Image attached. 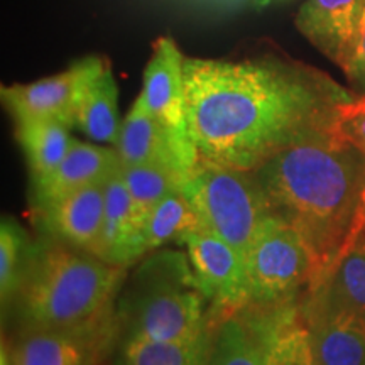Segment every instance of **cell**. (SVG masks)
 <instances>
[{
    "instance_id": "obj_1",
    "label": "cell",
    "mask_w": 365,
    "mask_h": 365,
    "mask_svg": "<svg viewBox=\"0 0 365 365\" xmlns=\"http://www.w3.org/2000/svg\"><path fill=\"white\" fill-rule=\"evenodd\" d=\"M186 124L200 159L255 171L282 149L333 132L349 91L271 56L185 59Z\"/></svg>"
},
{
    "instance_id": "obj_2",
    "label": "cell",
    "mask_w": 365,
    "mask_h": 365,
    "mask_svg": "<svg viewBox=\"0 0 365 365\" xmlns=\"http://www.w3.org/2000/svg\"><path fill=\"white\" fill-rule=\"evenodd\" d=\"M254 175L272 212L308 244L317 261L314 281L352 237L365 188V154L330 132L282 149Z\"/></svg>"
},
{
    "instance_id": "obj_3",
    "label": "cell",
    "mask_w": 365,
    "mask_h": 365,
    "mask_svg": "<svg viewBox=\"0 0 365 365\" xmlns=\"http://www.w3.org/2000/svg\"><path fill=\"white\" fill-rule=\"evenodd\" d=\"M124 267L85 250L48 245L36 254L19 291L27 327L107 333V319Z\"/></svg>"
},
{
    "instance_id": "obj_4",
    "label": "cell",
    "mask_w": 365,
    "mask_h": 365,
    "mask_svg": "<svg viewBox=\"0 0 365 365\" xmlns=\"http://www.w3.org/2000/svg\"><path fill=\"white\" fill-rule=\"evenodd\" d=\"M182 191L198 213L202 227L245 255L274 215L254 171L198 159Z\"/></svg>"
},
{
    "instance_id": "obj_5",
    "label": "cell",
    "mask_w": 365,
    "mask_h": 365,
    "mask_svg": "<svg viewBox=\"0 0 365 365\" xmlns=\"http://www.w3.org/2000/svg\"><path fill=\"white\" fill-rule=\"evenodd\" d=\"M205 299L190 261L166 255L156 271L148 272L130 299L129 336L156 341L196 339L208 330Z\"/></svg>"
},
{
    "instance_id": "obj_6",
    "label": "cell",
    "mask_w": 365,
    "mask_h": 365,
    "mask_svg": "<svg viewBox=\"0 0 365 365\" xmlns=\"http://www.w3.org/2000/svg\"><path fill=\"white\" fill-rule=\"evenodd\" d=\"M249 304L272 308L291 303L296 291L309 284L317 261L299 232L277 217L269 218L247 255Z\"/></svg>"
},
{
    "instance_id": "obj_7",
    "label": "cell",
    "mask_w": 365,
    "mask_h": 365,
    "mask_svg": "<svg viewBox=\"0 0 365 365\" xmlns=\"http://www.w3.org/2000/svg\"><path fill=\"white\" fill-rule=\"evenodd\" d=\"M185 245L193 276L205 298L222 312L249 304L247 257L205 227L191 228L178 240Z\"/></svg>"
},
{
    "instance_id": "obj_8",
    "label": "cell",
    "mask_w": 365,
    "mask_h": 365,
    "mask_svg": "<svg viewBox=\"0 0 365 365\" xmlns=\"http://www.w3.org/2000/svg\"><path fill=\"white\" fill-rule=\"evenodd\" d=\"M103 58L86 56L68 70L33 83L2 86V102L14 120L51 118L75 127L81 93L86 81L102 65Z\"/></svg>"
},
{
    "instance_id": "obj_9",
    "label": "cell",
    "mask_w": 365,
    "mask_h": 365,
    "mask_svg": "<svg viewBox=\"0 0 365 365\" xmlns=\"http://www.w3.org/2000/svg\"><path fill=\"white\" fill-rule=\"evenodd\" d=\"M113 148L122 166L164 163L191 173L200 159L196 148L191 143V137L178 134L150 115L140 95L122 120L118 139Z\"/></svg>"
},
{
    "instance_id": "obj_10",
    "label": "cell",
    "mask_w": 365,
    "mask_h": 365,
    "mask_svg": "<svg viewBox=\"0 0 365 365\" xmlns=\"http://www.w3.org/2000/svg\"><path fill=\"white\" fill-rule=\"evenodd\" d=\"M185 59L175 39L170 36L159 38L145 65L140 98L150 115L178 134L190 135L186 124Z\"/></svg>"
},
{
    "instance_id": "obj_11",
    "label": "cell",
    "mask_w": 365,
    "mask_h": 365,
    "mask_svg": "<svg viewBox=\"0 0 365 365\" xmlns=\"http://www.w3.org/2000/svg\"><path fill=\"white\" fill-rule=\"evenodd\" d=\"M105 182L39 203L41 218L49 234L71 247L97 255L105 218Z\"/></svg>"
},
{
    "instance_id": "obj_12",
    "label": "cell",
    "mask_w": 365,
    "mask_h": 365,
    "mask_svg": "<svg viewBox=\"0 0 365 365\" xmlns=\"http://www.w3.org/2000/svg\"><path fill=\"white\" fill-rule=\"evenodd\" d=\"M365 0H307L296 14L301 34L340 68L357 38Z\"/></svg>"
},
{
    "instance_id": "obj_13",
    "label": "cell",
    "mask_w": 365,
    "mask_h": 365,
    "mask_svg": "<svg viewBox=\"0 0 365 365\" xmlns=\"http://www.w3.org/2000/svg\"><path fill=\"white\" fill-rule=\"evenodd\" d=\"M303 309L346 312L365 318V239L346 247L313 282Z\"/></svg>"
},
{
    "instance_id": "obj_14",
    "label": "cell",
    "mask_w": 365,
    "mask_h": 365,
    "mask_svg": "<svg viewBox=\"0 0 365 365\" xmlns=\"http://www.w3.org/2000/svg\"><path fill=\"white\" fill-rule=\"evenodd\" d=\"M107 333H76L26 327L9 345L12 365H91Z\"/></svg>"
},
{
    "instance_id": "obj_15",
    "label": "cell",
    "mask_w": 365,
    "mask_h": 365,
    "mask_svg": "<svg viewBox=\"0 0 365 365\" xmlns=\"http://www.w3.org/2000/svg\"><path fill=\"white\" fill-rule=\"evenodd\" d=\"M245 308L262 339L266 365H314L307 319L293 301L272 308Z\"/></svg>"
},
{
    "instance_id": "obj_16",
    "label": "cell",
    "mask_w": 365,
    "mask_h": 365,
    "mask_svg": "<svg viewBox=\"0 0 365 365\" xmlns=\"http://www.w3.org/2000/svg\"><path fill=\"white\" fill-rule=\"evenodd\" d=\"M312 340L314 365H365V318L346 312L301 308Z\"/></svg>"
},
{
    "instance_id": "obj_17",
    "label": "cell",
    "mask_w": 365,
    "mask_h": 365,
    "mask_svg": "<svg viewBox=\"0 0 365 365\" xmlns=\"http://www.w3.org/2000/svg\"><path fill=\"white\" fill-rule=\"evenodd\" d=\"M120 168L115 148L81 143L73 139L71 148L51 175L36 181L38 203H46L70 191L105 182Z\"/></svg>"
},
{
    "instance_id": "obj_18",
    "label": "cell",
    "mask_w": 365,
    "mask_h": 365,
    "mask_svg": "<svg viewBox=\"0 0 365 365\" xmlns=\"http://www.w3.org/2000/svg\"><path fill=\"white\" fill-rule=\"evenodd\" d=\"M140 222L120 168L105 182V218L97 257L124 267L140 257Z\"/></svg>"
},
{
    "instance_id": "obj_19",
    "label": "cell",
    "mask_w": 365,
    "mask_h": 365,
    "mask_svg": "<svg viewBox=\"0 0 365 365\" xmlns=\"http://www.w3.org/2000/svg\"><path fill=\"white\" fill-rule=\"evenodd\" d=\"M120 125L117 81L110 63L103 58L102 65L86 81L76 110L75 127L97 143L115 145Z\"/></svg>"
},
{
    "instance_id": "obj_20",
    "label": "cell",
    "mask_w": 365,
    "mask_h": 365,
    "mask_svg": "<svg viewBox=\"0 0 365 365\" xmlns=\"http://www.w3.org/2000/svg\"><path fill=\"white\" fill-rule=\"evenodd\" d=\"M212 336L207 365H266V350L247 308L228 312Z\"/></svg>"
},
{
    "instance_id": "obj_21",
    "label": "cell",
    "mask_w": 365,
    "mask_h": 365,
    "mask_svg": "<svg viewBox=\"0 0 365 365\" xmlns=\"http://www.w3.org/2000/svg\"><path fill=\"white\" fill-rule=\"evenodd\" d=\"M16 137L33 173L34 182L56 170L73 143L70 127L51 118L16 122Z\"/></svg>"
},
{
    "instance_id": "obj_22",
    "label": "cell",
    "mask_w": 365,
    "mask_h": 365,
    "mask_svg": "<svg viewBox=\"0 0 365 365\" xmlns=\"http://www.w3.org/2000/svg\"><path fill=\"white\" fill-rule=\"evenodd\" d=\"M120 175L143 227L144 218L163 198L185 188L190 173L171 164L140 163L125 164V166L120 164Z\"/></svg>"
},
{
    "instance_id": "obj_23",
    "label": "cell",
    "mask_w": 365,
    "mask_h": 365,
    "mask_svg": "<svg viewBox=\"0 0 365 365\" xmlns=\"http://www.w3.org/2000/svg\"><path fill=\"white\" fill-rule=\"evenodd\" d=\"M213 331L182 341H156L129 336L122 352V365H207Z\"/></svg>"
},
{
    "instance_id": "obj_24",
    "label": "cell",
    "mask_w": 365,
    "mask_h": 365,
    "mask_svg": "<svg viewBox=\"0 0 365 365\" xmlns=\"http://www.w3.org/2000/svg\"><path fill=\"white\" fill-rule=\"evenodd\" d=\"M200 225L198 213L185 191L168 195L144 218L140 227V257L166 242L180 240L182 234Z\"/></svg>"
},
{
    "instance_id": "obj_25",
    "label": "cell",
    "mask_w": 365,
    "mask_h": 365,
    "mask_svg": "<svg viewBox=\"0 0 365 365\" xmlns=\"http://www.w3.org/2000/svg\"><path fill=\"white\" fill-rule=\"evenodd\" d=\"M33 261L26 232L14 218L0 223V298L2 307L19 294L27 269Z\"/></svg>"
},
{
    "instance_id": "obj_26",
    "label": "cell",
    "mask_w": 365,
    "mask_h": 365,
    "mask_svg": "<svg viewBox=\"0 0 365 365\" xmlns=\"http://www.w3.org/2000/svg\"><path fill=\"white\" fill-rule=\"evenodd\" d=\"M333 132L365 154V97L340 105Z\"/></svg>"
},
{
    "instance_id": "obj_27",
    "label": "cell",
    "mask_w": 365,
    "mask_h": 365,
    "mask_svg": "<svg viewBox=\"0 0 365 365\" xmlns=\"http://www.w3.org/2000/svg\"><path fill=\"white\" fill-rule=\"evenodd\" d=\"M341 70H344L355 91L360 97H365V7L352 51H350Z\"/></svg>"
},
{
    "instance_id": "obj_28",
    "label": "cell",
    "mask_w": 365,
    "mask_h": 365,
    "mask_svg": "<svg viewBox=\"0 0 365 365\" xmlns=\"http://www.w3.org/2000/svg\"><path fill=\"white\" fill-rule=\"evenodd\" d=\"M365 232V188H364V191H362V198H360V205H359V212H357V218H355V223H354V232H352V237H350V242H349V245H346V247H350V245L354 244L355 240L359 239L360 235H362ZM345 247V249H346ZM344 249V250H345ZM344 250H341V252H344ZM340 252V254H341Z\"/></svg>"
},
{
    "instance_id": "obj_29",
    "label": "cell",
    "mask_w": 365,
    "mask_h": 365,
    "mask_svg": "<svg viewBox=\"0 0 365 365\" xmlns=\"http://www.w3.org/2000/svg\"><path fill=\"white\" fill-rule=\"evenodd\" d=\"M362 237H364V239H365V232H364V234H362Z\"/></svg>"
}]
</instances>
